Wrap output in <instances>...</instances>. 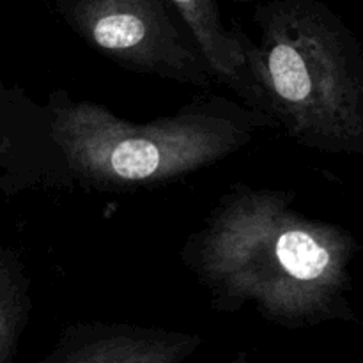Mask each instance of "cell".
<instances>
[{
    "label": "cell",
    "mask_w": 363,
    "mask_h": 363,
    "mask_svg": "<svg viewBox=\"0 0 363 363\" xmlns=\"http://www.w3.org/2000/svg\"><path fill=\"white\" fill-rule=\"evenodd\" d=\"M53 7L85 45L123 69L211 89L208 66L163 0H55Z\"/></svg>",
    "instance_id": "obj_4"
},
{
    "label": "cell",
    "mask_w": 363,
    "mask_h": 363,
    "mask_svg": "<svg viewBox=\"0 0 363 363\" xmlns=\"http://www.w3.org/2000/svg\"><path fill=\"white\" fill-rule=\"evenodd\" d=\"M257 41L230 23L266 116L323 155H363V52L325 0H266Z\"/></svg>",
    "instance_id": "obj_3"
},
{
    "label": "cell",
    "mask_w": 363,
    "mask_h": 363,
    "mask_svg": "<svg viewBox=\"0 0 363 363\" xmlns=\"http://www.w3.org/2000/svg\"><path fill=\"white\" fill-rule=\"evenodd\" d=\"M179 14L188 35L215 80L225 85L245 106L266 116V106L245 64L233 28L223 21L218 0H167Z\"/></svg>",
    "instance_id": "obj_6"
},
{
    "label": "cell",
    "mask_w": 363,
    "mask_h": 363,
    "mask_svg": "<svg viewBox=\"0 0 363 363\" xmlns=\"http://www.w3.org/2000/svg\"><path fill=\"white\" fill-rule=\"evenodd\" d=\"M273 128L264 113L216 94L133 123L66 89L39 103L23 85L0 80V194L165 186L236 155Z\"/></svg>",
    "instance_id": "obj_1"
},
{
    "label": "cell",
    "mask_w": 363,
    "mask_h": 363,
    "mask_svg": "<svg viewBox=\"0 0 363 363\" xmlns=\"http://www.w3.org/2000/svg\"><path fill=\"white\" fill-rule=\"evenodd\" d=\"M204 344L199 333L135 323L78 321L60 330L35 363H184Z\"/></svg>",
    "instance_id": "obj_5"
},
{
    "label": "cell",
    "mask_w": 363,
    "mask_h": 363,
    "mask_svg": "<svg viewBox=\"0 0 363 363\" xmlns=\"http://www.w3.org/2000/svg\"><path fill=\"white\" fill-rule=\"evenodd\" d=\"M298 194L234 183L179 250L211 307L252 305L284 330L357 325L353 262L360 241L346 227L294 208Z\"/></svg>",
    "instance_id": "obj_2"
},
{
    "label": "cell",
    "mask_w": 363,
    "mask_h": 363,
    "mask_svg": "<svg viewBox=\"0 0 363 363\" xmlns=\"http://www.w3.org/2000/svg\"><path fill=\"white\" fill-rule=\"evenodd\" d=\"M216 363H252V360H250V354H248L247 351H240V353H236L234 357L227 358V360H222V362H216Z\"/></svg>",
    "instance_id": "obj_8"
},
{
    "label": "cell",
    "mask_w": 363,
    "mask_h": 363,
    "mask_svg": "<svg viewBox=\"0 0 363 363\" xmlns=\"http://www.w3.org/2000/svg\"><path fill=\"white\" fill-rule=\"evenodd\" d=\"M30 275L21 255L0 241V363H13L30 321Z\"/></svg>",
    "instance_id": "obj_7"
}]
</instances>
